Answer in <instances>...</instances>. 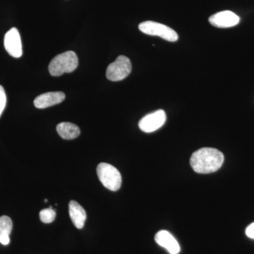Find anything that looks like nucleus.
Segmentation results:
<instances>
[{
  "label": "nucleus",
  "instance_id": "dca6fc26",
  "mask_svg": "<svg viewBox=\"0 0 254 254\" xmlns=\"http://www.w3.org/2000/svg\"><path fill=\"white\" fill-rule=\"evenodd\" d=\"M246 235L251 239H254V222L247 227V230H246Z\"/></svg>",
  "mask_w": 254,
  "mask_h": 254
},
{
  "label": "nucleus",
  "instance_id": "7ed1b4c3",
  "mask_svg": "<svg viewBox=\"0 0 254 254\" xmlns=\"http://www.w3.org/2000/svg\"><path fill=\"white\" fill-rule=\"evenodd\" d=\"M97 174L105 188L113 191L120 190L122 176L119 170L110 164L102 163L97 167Z\"/></svg>",
  "mask_w": 254,
  "mask_h": 254
},
{
  "label": "nucleus",
  "instance_id": "f8f14e48",
  "mask_svg": "<svg viewBox=\"0 0 254 254\" xmlns=\"http://www.w3.org/2000/svg\"><path fill=\"white\" fill-rule=\"evenodd\" d=\"M57 131L62 138L66 140H72L80 135V128L73 123H62L57 127Z\"/></svg>",
  "mask_w": 254,
  "mask_h": 254
},
{
  "label": "nucleus",
  "instance_id": "9b49d317",
  "mask_svg": "<svg viewBox=\"0 0 254 254\" xmlns=\"http://www.w3.org/2000/svg\"><path fill=\"white\" fill-rule=\"evenodd\" d=\"M68 213L74 226L77 229L84 227L86 220V213L79 203L75 200H71L68 204Z\"/></svg>",
  "mask_w": 254,
  "mask_h": 254
},
{
  "label": "nucleus",
  "instance_id": "f03ea898",
  "mask_svg": "<svg viewBox=\"0 0 254 254\" xmlns=\"http://www.w3.org/2000/svg\"><path fill=\"white\" fill-rule=\"evenodd\" d=\"M77 55L73 51L65 52L57 55L49 64V72L52 76H59L64 73H71L77 68Z\"/></svg>",
  "mask_w": 254,
  "mask_h": 254
},
{
  "label": "nucleus",
  "instance_id": "20e7f679",
  "mask_svg": "<svg viewBox=\"0 0 254 254\" xmlns=\"http://www.w3.org/2000/svg\"><path fill=\"white\" fill-rule=\"evenodd\" d=\"M138 28L145 34L159 36L168 41L175 42L178 40V35L176 32L162 23L151 21H144L140 23Z\"/></svg>",
  "mask_w": 254,
  "mask_h": 254
},
{
  "label": "nucleus",
  "instance_id": "2eb2a0df",
  "mask_svg": "<svg viewBox=\"0 0 254 254\" xmlns=\"http://www.w3.org/2000/svg\"><path fill=\"white\" fill-rule=\"evenodd\" d=\"M6 103V96L4 88L0 86V117L4 111Z\"/></svg>",
  "mask_w": 254,
  "mask_h": 254
},
{
  "label": "nucleus",
  "instance_id": "9d476101",
  "mask_svg": "<svg viewBox=\"0 0 254 254\" xmlns=\"http://www.w3.org/2000/svg\"><path fill=\"white\" fill-rule=\"evenodd\" d=\"M64 99L65 94L63 92H49L38 95L34 100V105L37 108L44 109L59 104Z\"/></svg>",
  "mask_w": 254,
  "mask_h": 254
},
{
  "label": "nucleus",
  "instance_id": "ddd939ff",
  "mask_svg": "<svg viewBox=\"0 0 254 254\" xmlns=\"http://www.w3.org/2000/svg\"><path fill=\"white\" fill-rule=\"evenodd\" d=\"M12 227V221L9 217L6 215L0 217V244L4 246L9 245Z\"/></svg>",
  "mask_w": 254,
  "mask_h": 254
},
{
  "label": "nucleus",
  "instance_id": "4468645a",
  "mask_svg": "<svg viewBox=\"0 0 254 254\" xmlns=\"http://www.w3.org/2000/svg\"><path fill=\"white\" fill-rule=\"evenodd\" d=\"M55 218H56V213L53 210V207L43 209L40 212V218L43 223H51L54 221Z\"/></svg>",
  "mask_w": 254,
  "mask_h": 254
},
{
  "label": "nucleus",
  "instance_id": "1a4fd4ad",
  "mask_svg": "<svg viewBox=\"0 0 254 254\" xmlns=\"http://www.w3.org/2000/svg\"><path fill=\"white\" fill-rule=\"evenodd\" d=\"M155 241L158 245L165 248L170 254L180 253V245L170 232L166 230H161L157 232L155 236Z\"/></svg>",
  "mask_w": 254,
  "mask_h": 254
},
{
  "label": "nucleus",
  "instance_id": "423d86ee",
  "mask_svg": "<svg viewBox=\"0 0 254 254\" xmlns=\"http://www.w3.org/2000/svg\"><path fill=\"white\" fill-rule=\"evenodd\" d=\"M166 118V114L164 110H157L142 118L138 123V127L141 131L151 133L161 128L165 123Z\"/></svg>",
  "mask_w": 254,
  "mask_h": 254
},
{
  "label": "nucleus",
  "instance_id": "39448f33",
  "mask_svg": "<svg viewBox=\"0 0 254 254\" xmlns=\"http://www.w3.org/2000/svg\"><path fill=\"white\" fill-rule=\"evenodd\" d=\"M131 71V63L126 56L120 55L107 68L106 76L112 81H120L125 79Z\"/></svg>",
  "mask_w": 254,
  "mask_h": 254
},
{
  "label": "nucleus",
  "instance_id": "f257e3e1",
  "mask_svg": "<svg viewBox=\"0 0 254 254\" xmlns=\"http://www.w3.org/2000/svg\"><path fill=\"white\" fill-rule=\"evenodd\" d=\"M224 163L222 152L213 148H203L196 150L190 157V164L195 173H213L218 171Z\"/></svg>",
  "mask_w": 254,
  "mask_h": 254
},
{
  "label": "nucleus",
  "instance_id": "6e6552de",
  "mask_svg": "<svg viewBox=\"0 0 254 254\" xmlns=\"http://www.w3.org/2000/svg\"><path fill=\"white\" fill-rule=\"evenodd\" d=\"M240 18L231 11H223L212 15L209 18V22L218 28H230L240 23Z\"/></svg>",
  "mask_w": 254,
  "mask_h": 254
},
{
  "label": "nucleus",
  "instance_id": "0eeeda50",
  "mask_svg": "<svg viewBox=\"0 0 254 254\" xmlns=\"http://www.w3.org/2000/svg\"><path fill=\"white\" fill-rule=\"evenodd\" d=\"M4 48L11 56L15 58H21L23 54L22 43L19 32L16 28L10 29L4 36Z\"/></svg>",
  "mask_w": 254,
  "mask_h": 254
}]
</instances>
